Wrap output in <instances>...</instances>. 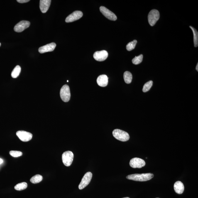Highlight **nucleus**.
Here are the masks:
<instances>
[{
  "label": "nucleus",
  "instance_id": "obj_1",
  "mask_svg": "<svg viewBox=\"0 0 198 198\" xmlns=\"http://www.w3.org/2000/svg\"><path fill=\"white\" fill-rule=\"evenodd\" d=\"M154 177L153 174L148 173L142 174H134L127 176L126 178L130 180L137 181L143 182L150 180Z\"/></svg>",
  "mask_w": 198,
  "mask_h": 198
},
{
  "label": "nucleus",
  "instance_id": "obj_2",
  "mask_svg": "<svg viewBox=\"0 0 198 198\" xmlns=\"http://www.w3.org/2000/svg\"><path fill=\"white\" fill-rule=\"evenodd\" d=\"M113 137L117 140L123 142L127 141L130 139L129 134L126 132L120 129H115L113 131Z\"/></svg>",
  "mask_w": 198,
  "mask_h": 198
},
{
  "label": "nucleus",
  "instance_id": "obj_3",
  "mask_svg": "<svg viewBox=\"0 0 198 198\" xmlns=\"http://www.w3.org/2000/svg\"><path fill=\"white\" fill-rule=\"evenodd\" d=\"M159 18V12L156 9L152 10L149 13L148 16V22L150 25L151 26H154Z\"/></svg>",
  "mask_w": 198,
  "mask_h": 198
},
{
  "label": "nucleus",
  "instance_id": "obj_4",
  "mask_svg": "<svg viewBox=\"0 0 198 198\" xmlns=\"http://www.w3.org/2000/svg\"><path fill=\"white\" fill-rule=\"evenodd\" d=\"M61 99L64 102H68L71 98V93L69 86L66 84L62 86L60 92Z\"/></svg>",
  "mask_w": 198,
  "mask_h": 198
},
{
  "label": "nucleus",
  "instance_id": "obj_5",
  "mask_svg": "<svg viewBox=\"0 0 198 198\" xmlns=\"http://www.w3.org/2000/svg\"><path fill=\"white\" fill-rule=\"evenodd\" d=\"M74 157V154L71 151L64 152L62 155V160L64 165L66 166H70L73 161Z\"/></svg>",
  "mask_w": 198,
  "mask_h": 198
},
{
  "label": "nucleus",
  "instance_id": "obj_6",
  "mask_svg": "<svg viewBox=\"0 0 198 198\" xmlns=\"http://www.w3.org/2000/svg\"><path fill=\"white\" fill-rule=\"evenodd\" d=\"M92 173L90 172H88L86 173L79 186V188L80 190L83 189L89 184L92 179Z\"/></svg>",
  "mask_w": 198,
  "mask_h": 198
},
{
  "label": "nucleus",
  "instance_id": "obj_7",
  "mask_svg": "<svg viewBox=\"0 0 198 198\" xmlns=\"http://www.w3.org/2000/svg\"><path fill=\"white\" fill-rule=\"evenodd\" d=\"M145 161L141 159L135 157L130 160V165L133 168H141L145 165Z\"/></svg>",
  "mask_w": 198,
  "mask_h": 198
},
{
  "label": "nucleus",
  "instance_id": "obj_8",
  "mask_svg": "<svg viewBox=\"0 0 198 198\" xmlns=\"http://www.w3.org/2000/svg\"><path fill=\"white\" fill-rule=\"evenodd\" d=\"M100 11L101 13L108 19L112 21H116L117 19L116 15L114 13L104 6L100 7Z\"/></svg>",
  "mask_w": 198,
  "mask_h": 198
},
{
  "label": "nucleus",
  "instance_id": "obj_9",
  "mask_svg": "<svg viewBox=\"0 0 198 198\" xmlns=\"http://www.w3.org/2000/svg\"><path fill=\"white\" fill-rule=\"evenodd\" d=\"M16 135L21 141L28 142L30 141L33 138V134L31 133L24 131H19L17 132Z\"/></svg>",
  "mask_w": 198,
  "mask_h": 198
},
{
  "label": "nucleus",
  "instance_id": "obj_10",
  "mask_svg": "<svg viewBox=\"0 0 198 198\" xmlns=\"http://www.w3.org/2000/svg\"><path fill=\"white\" fill-rule=\"evenodd\" d=\"M83 15V14L82 11H74L67 17L65 19V22L66 23H68L77 21L82 17Z\"/></svg>",
  "mask_w": 198,
  "mask_h": 198
},
{
  "label": "nucleus",
  "instance_id": "obj_11",
  "mask_svg": "<svg viewBox=\"0 0 198 198\" xmlns=\"http://www.w3.org/2000/svg\"><path fill=\"white\" fill-rule=\"evenodd\" d=\"M30 23L27 21H22L15 25L14 30L17 33H21L30 27Z\"/></svg>",
  "mask_w": 198,
  "mask_h": 198
},
{
  "label": "nucleus",
  "instance_id": "obj_12",
  "mask_svg": "<svg viewBox=\"0 0 198 198\" xmlns=\"http://www.w3.org/2000/svg\"><path fill=\"white\" fill-rule=\"evenodd\" d=\"M108 54L105 50L96 52L94 54L93 57L95 60L99 61H102L106 60L108 57Z\"/></svg>",
  "mask_w": 198,
  "mask_h": 198
},
{
  "label": "nucleus",
  "instance_id": "obj_13",
  "mask_svg": "<svg viewBox=\"0 0 198 198\" xmlns=\"http://www.w3.org/2000/svg\"><path fill=\"white\" fill-rule=\"evenodd\" d=\"M56 45L55 43H52L43 46L39 49V52L40 53L53 51L55 49Z\"/></svg>",
  "mask_w": 198,
  "mask_h": 198
},
{
  "label": "nucleus",
  "instance_id": "obj_14",
  "mask_svg": "<svg viewBox=\"0 0 198 198\" xmlns=\"http://www.w3.org/2000/svg\"><path fill=\"white\" fill-rule=\"evenodd\" d=\"M51 2V0H40V8L42 13H46L48 11Z\"/></svg>",
  "mask_w": 198,
  "mask_h": 198
},
{
  "label": "nucleus",
  "instance_id": "obj_15",
  "mask_svg": "<svg viewBox=\"0 0 198 198\" xmlns=\"http://www.w3.org/2000/svg\"><path fill=\"white\" fill-rule=\"evenodd\" d=\"M97 84L99 86L102 87H105L107 86L108 83V78L107 76L102 74L99 76L96 80Z\"/></svg>",
  "mask_w": 198,
  "mask_h": 198
},
{
  "label": "nucleus",
  "instance_id": "obj_16",
  "mask_svg": "<svg viewBox=\"0 0 198 198\" xmlns=\"http://www.w3.org/2000/svg\"><path fill=\"white\" fill-rule=\"evenodd\" d=\"M174 189L177 194H182L184 190V186L183 184L180 181L176 182L174 184Z\"/></svg>",
  "mask_w": 198,
  "mask_h": 198
},
{
  "label": "nucleus",
  "instance_id": "obj_17",
  "mask_svg": "<svg viewBox=\"0 0 198 198\" xmlns=\"http://www.w3.org/2000/svg\"><path fill=\"white\" fill-rule=\"evenodd\" d=\"M21 71V68L20 66H16L11 72V77L13 78H16L19 76Z\"/></svg>",
  "mask_w": 198,
  "mask_h": 198
},
{
  "label": "nucleus",
  "instance_id": "obj_18",
  "mask_svg": "<svg viewBox=\"0 0 198 198\" xmlns=\"http://www.w3.org/2000/svg\"><path fill=\"white\" fill-rule=\"evenodd\" d=\"M124 79L125 83L127 84H130L132 82L133 76L132 74L130 72L126 71L124 73Z\"/></svg>",
  "mask_w": 198,
  "mask_h": 198
},
{
  "label": "nucleus",
  "instance_id": "obj_19",
  "mask_svg": "<svg viewBox=\"0 0 198 198\" xmlns=\"http://www.w3.org/2000/svg\"><path fill=\"white\" fill-rule=\"evenodd\" d=\"M193 34L194 46L195 47H197L198 46V33L197 30L192 26H190Z\"/></svg>",
  "mask_w": 198,
  "mask_h": 198
},
{
  "label": "nucleus",
  "instance_id": "obj_20",
  "mask_svg": "<svg viewBox=\"0 0 198 198\" xmlns=\"http://www.w3.org/2000/svg\"><path fill=\"white\" fill-rule=\"evenodd\" d=\"M43 177L41 175H36L33 176V177L30 179V181L32 183L36 184L41 182L43 180Z\"/></svg>",
  "mask_w": 198,
  "mask_h": 198
},
{
  "label": "nucleus",
  "instance_id": "obj_21",
  "mask_svg": "<svg viewBox=\"0 0 198 198\" xmlns=\"http://www.w3.org/2000/svg\"><path fill=\"white\" fill-rule=\"evenodd\" d=\"M28 187L27 184L26 182H23L18 184L15 186V190L18 191H21L25 190Z\"/></svg>",
  "mask_w": 198,
  "mask_h": 198
},
{
  "label": "nucleus",
  "instance_id": "obj_22",
  "mask_svg": "<svg viewBox=\"0 0 198 198\" xmlns=\"http://www.w3.org/2000/svg\"><path fill=\"white\" fill-rule=\"evenodd\" d=\"M137 43V41L136 40H134L133 41L130 42L126 46L127 50L128 51H131L132 50L134 49Z\"/></svg>",
  "mask_w": 198,
  "mask_h": 198
},
{
  "label": "nucleus",
  "instance_id": "obj_23",
  "mask_svg": "<svg viewBox=\"0 0 198 198\" xmlns=\"http://www.w3.org/2000/svg\"><path fill=\"white\" fill-rule=\"evenodd\" d=\"M153 81L150 80L149 81L145 84L143 86V91L144 93H146L148 92V91L150 90V88L152 87L153 85Z\"/></svg>",
  "mask_w": 198,
  "mask_h": 198
},
{
  "label": "nucleus",
  "instance_id": "obj_24",
  "mask_svg": "<svg viewBox=\"0 0 198 198\" xmlns=\"http://www.w3.org/2000/svg\"><path fill=\"white\" fill-rule=\"evenodd\" d=\"M143 55H140L138 56L135 57L132 60V62L135 65H138L141 63L143 60Z\"/></svg>",
  "mask_w": 198,
  "mask_h": 198
},
{
  "label": "nucleus",
  "instance_id": "obj_25",
  "mask_svg": "<svg viewBox=\"0 0 198 198\" xmlns=\"http://www.w3.org/2000/svg\"><path fill=\"white\" fill-rule=\"evenodd\" d=\"M9 153L11 156L14 157L21 156L23 155V153L21 152L14 151V150H11V151H10Z\"/></svg>",
  "mask_w": 198,
  "mask_h": 198
},
{
  "label": "nucleus",
  "instance_id": "obj_26",
  "mask_svg": "<svg viewBox=\"0 0 198 198\" xmlns=\"http://www.w3.org/2000/svg\"><path fill=\"white\" fill-rule=\"evenodd\" d=\"M17 2L20 3H25L30 1V0H17Z\"/></svg>",
  "mask_w": 198,
  "mask_h": 198
},
{
  "label": "nucleus",
  "instance_id": "obj_27",
  "mask_svg": "<svg viewBox=\"0 0 198 198\" xmlns=\"http://www.w3.org/2000/svg\"><path fill=\"white\" fill-rule=\"evenodd\" d=\"M3 162V160L2 159L0 158V165L2 164Z\"/></svg>",
  "mask_w": 198,
  "mask_h": 198
},
{
  "label": "nucleus",
  "instance_id": "obj_28",
  "mask_svg": "<svg viewBox=\"0 0 198 198\" xmlns=\"http://www.w3.org/2000/svg\"><path fill=\"white\" fill-rule=\"evenodd\" d=\"M196 70L198 71V63H197V66L196 67Z\"/></svg>",
  "mask_w": 198,
  "mask_h": 198
},
{
  "label": "nucleus",
  "instance_id": "obj_29",
  "mask_svg": "<svg viewBox=\"0 0 198 198\" xmlns=\"http://www.w3.org/2000/svg\"><path fill=\"white\" fill-rule=\"evenodd\" d=\"M130 198L128 197H124V198Z\"/></svg>",
  "mask_w": 198,
  "mask_h": 198
},
{
  "label": "nucleus",
  "instance_id": "obj_30",
  "mask_svg": "<svg viewBox=\"0 0 198 198\" xmlns=\"http://www.w3.org/2000/svg\"><path fill=\"white\" fill-rule=\"evenodd\" d=\"M1 43H0V47H1Z\"/></svg>",
  "mask_w": 198,
  "mask_h": 198
},
{
  "label": "nucleus",
  "instance_id": "obj_31",
  "mask_svg": "<svg viewBox=\"0 0 198 198\" xmlns=\"http://www.w3.org/2000/svg\"><path fill=\"white\" fill-rule=\"evenodd\" d=\"M67 82H68V80H67Z\"/></svg>",
  "mask_w": 198,
  "mask_h": 198
},
{
  "label": "nucleus",
  "instance_id": "obj_32",
  "mask_svg": "<svg viewBox=\"0 0 198 198\" xmlns=\"http://www.w3.org/2000/svg\"></svg>",
  "mask_w": 198,
  "mask_h": 198
}]
</instances>
